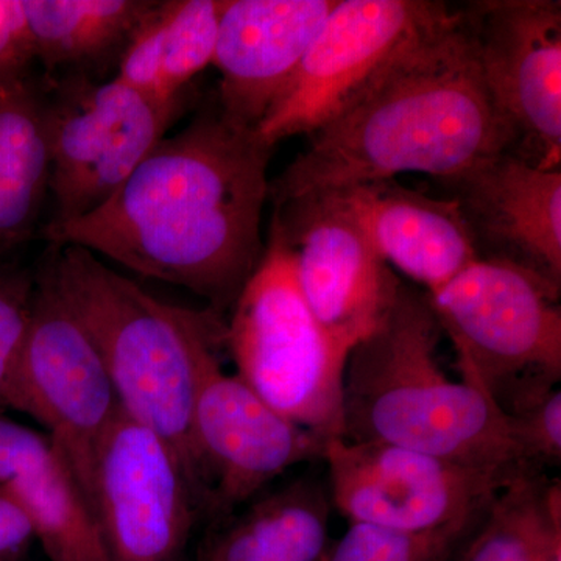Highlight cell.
I'll list each match as a JSON object with an SVG mask.
<instances>
[{"instance_id": "obj_1", "label": "cell", "mask_w": 561, "mask_h": 561, "mask_svg": "<svg viewBox=\"0 0 561 561\" xmlns=\"http://www.w3.org/2000/svg\"><path fill=\"white\" fill-rule=\"evenodd\" d=\"M272 151L254 128L213 106L162 138L98 209L47 224L44 238L184 287L225 312L264 256Z\"/></svg>"}, {"instance_id": "obj_2", "label": "cell", "mask_w": 561, "mask_h": 561, "mask_svg": "<svg viewBox=\"0 0 561 561\" xmlns=\"http://www.w3.org/2000/svg\"><path fill=\"white\" fill-rule=\"evenodd\" d=\"M460 10L411 41L272 181L268 198L341 191L400 173L443 181L512 151Z\"/></svg>"}, {"instance_id": "obj_3", "label": "cell", "mask_w": 561, "mask_h": 561, "mask_svg": "<svg viewBox=\"0 0 561 561\" xmlns=\"http://www.w3.org/2000/svg\"><path fill=\"white\" fill-rule=\"evenodd\" d=\"M442 332L427 291L402 280L381 327L350 351L342 440L400 446L508 476L535 470L496 402L443 370Z\"/></svg>"}, {"instance_id": "obj_4", "label": "cell", "mask_w": 561, "mask_h": 561, "mask_svg": "<svg viewBox=\"0 0 561 561\" xmlns=\"http://www.w3.org/2000/svg\"><path fill=\"white\" fill-rule=\"evenodd\" d=\"M44 267L101 354L121 411L171 443L201 494L192 415L203 354L227 339L220 313L168 305L77 245Z\"/></svg>"}, {"instance_id": "obj_5", "label": "cell", "mask_w": 561, "mask_h": 561, "mask_svg": "<svg viewBox=\"0 0 561 561\" xmlns=\"http://www.w3.org/2000/svg\"><path fill=\"white\" fill-rule=\"evenodd\" d=\"M430 301L457 351L461 379L507 416L561 379L560 286L522 265L479 257Z\"/></svg>"}, {"instance_id": "obj_6", "label": "cell", "mask_w": 561, "mask_h": 561, "mask_svg": "<svg viewBox=\"0 0 561 561\" xmlns=\"http://www.w3.org/2000/svg\"><path fill=\"white\" fill-rule=\"evenodd\" d=\"M225 345L236 375L262 401L324 440L342 437L348 354L312 316L289 253L273 234L232 306Z\"/></svg>"}, {"instance_id": "obj_7", "label": "cell", "mask_w": 561, "mask_h": 561, "mask_svg": "<svg viewBox=\"0 0 561 561\" xmlns=\"http://www.w3.org/2000/svg\"><path fill=\"white\" fill-rule=\"evenodd\" d=\"M0 405L38 421L91 502L95 451L121 405L101 354L46 267Z\"/></svg>"}, {"instance_id": "obj_8", "label": "cell", "mask_w": 561, "mask_h": 561, "mask_svg": "<svg viewBox=\"0 0 561 561\" xmlns=\"http://www.w3.org/2000/svg\"><path fill=\"white\" fill-rule=\"evenodd\" d=\"M51 81L43 92L55 201L49 224H68L108 201L179 113L116 79L95 83L80 72Z\"/></svg>"}, {"instance_id": "obj_9", "label": "cell", "mask_w": 561, "mask_h": 561, "mask_svg": "<svg viewBox=\"0 0 561 561\" xmlns=\"http://www.w3.org/2000/svg\"><path fill=\"white\" fill-rule=\"evenodd\" d=\"M271 234L289 253L320 327L350 354L389 316L402 280L381 256L343 191L273 203Z\"/></svg>"}, {"instance_id": "obj_10", "label": "cell", "mask_w": 561, "mask_h": 561, "mask_svg": "<svg viewBox=\"0 0 561 561\" xmlns=\"http://www.w3.org/2000/svg\"><path fill=\"white\" fill-rule=\"evenodd\" d=\"M449 11L434 0H337L256 135L275 149L280 140L321 130Z\"/></svg>"}, {"instance_id": "obj_11", "label": "cell", "mask_w": 561, "mask_h": 561, "mask_svg": "<svg viewBox=\"0 0 561 561\" xmlns=\"http://www.w3.org/2000/svg\"><path fill=\"white\" fill-rule=\"evenodd\" d=\"M512 153L545 171L561 161V3L478 0L460 10Z\"/></svg>"}, {"instance_id": "obj_12", "label": "cell", "mask_w": 561, "mask_h": 561, "mask_svg": "<svg viewBox=\"0 0 561 561\" xmlns=\"http://www.w3.org/2000/svg\"><path fill=\"white\" fill-rule=\"evenodd\" d=\"M90 497L111 561H179L202 511L171 443L122 411L95 451Z\"/></svg>"}, {"instance_id": "obj_13", "label": "cell", "mask_w": 561, "mask_h": 561, "mask_svg": "<svg viewBox=\"0 0 561 561\" xmlns=\"http://www.w3.org/2000/svg\"><path fill=\"white\" fill-rule=\"evenodd\" d=\"M330 500L350 523L427 531L481 522L515 476L382 443L331 438ZM519 474V472H518Z\"/></svg>"}, {"instance_id": "obj_14", "label": "cell", "mask_w": 561, "mask_h": 561, "mask_svg": "<svg viewBox=\"0 0 561 561\" xmlns=\"http://www.w3.org/2000/svg\"><path fill=\"white\" fill-rule=\"evenodd\" d=\"M219 346L203 354L192 415L203 508L213 518L230 516L295 465L323 459L330 442L287 420L236 373L225 371Z\"/></svg>"}, {"instance_id": "obj_15", "label": "cell", "mask_w": 561, "mask_h": 561, "mask_svg": "<svg viewBox=\"0 0 561 561\" xmlns=\"http://www.w3.org/2000/svg\"><path fill=\"white\" fill-rule=\"evenodd\" d=\"M479 256L522 265L561 286V171L512 151L445 180Z\"/></svg>"}, {"instance_id": "obj_16", "label": "cell", "mask_w": 561, "mask_h": 561, "mask_svg": "<svg viewBox=\"0 0 561 561\" xmlns=\"http://www.w3.org/2000/svg\"><path fill=\"white\" fill-rule=\"evenodd\" d=\"M335 2L227 0L213 60L225 116L256 130Z\"/></svg>"}, {"instance_id": "obj_17", "label": "cell", "mask_w": 561, "mask_h": 561, "mask_svg": "<svg viewBox=\"0 0 561 561\" xmlns=\"http://www.w3.org/2000/svg\"><path fill=\"white\" fill-rule=\"evenodd\" d=\"M0 485L50 561H111L91 502L46 434L0 416Z\"/></svg>"}, {"instance_id": "obj_18", "label": "cell", "mask_w": 561, "mask_h": 561, "mask_svg": "<svg viewBox=\"0 0 561 561\" xmlns=\"http://www.w3.org/2000/svg\"><path fill=\"white\" fill-rule=\"evenodd\" d=\"M341 191L348 195L387 264L426 287L427 294L481 257L451 197H427L394 180Z\"/></svg>"}, {"instance_id": "obj_19", "label": "cell", "mask_w": 561, "mask_h": 561, "mask_svg": "<svg viewBox=\"0 0 561 561\" xmlns=\"http://www.w3.org/2000/svg\"><path fill=\"white\" fill-rule=\"evenodd\" d=\"M331 500L313 479H298L254 501L203 546L198 561H320Z\"/></svg>"}, {"instance_id": "obj_20", "label": "cell", "mask_w": 561, "mask_h": 561, "mask_svg": "<svg viewBox=\"0 0 561 561\" xmlns=\"http://www.w3.org/2000/svg\"><path fill=\"white\" fill-rule=\"evenodd\" d=\"M49 180L44 94L27 76L0 81V253L31 238Z\"/></svg>"}, {"instance_id": "obj_21", "label": "cell", "mask_w": 561, "mask_h": 561, "mask_svg": "<svg viewBox=\"0 0 561 561\" xmlns=\"http://www.w3.org/2000/svg\"><path fill=\"white\" fill-rule=\"evenodd\" d=\"M151 0H24L36 60L72 73L125 50L154 10Z\"/></svg>"}, {"instance_id": "obj_22", "label": "cell", "mask_w": 561, "mask_h": 561, "mask_svg": "<svg viewBox=\"0 0 561 561\" xmlns=\"http://www.w3.org/2000/svg\"><path fill=\"white\" fill-rule=\"evenodd\" d=\"M561 551L560 482L519 472L502 486L460 561H551Z\"/></svg>"}, {"instance_id": "obj_23", "label": "cell", "mask_w": 561, "mask_h": 561, "mask_svg": "<svg viewBox=\"0 0 561 561\" xmlns=\"http://www.w3.org/2000/svg\"><path fill=\"white\" fill-rule=\"evenodd\" d=\"M225 7L227 0L161 2L162 80L172 101L213 65Z\"/></svg>"}, {"instance_id": "obj_24", "label": "cell", "mask_w": 561, "mask_h": 561, "mask_svg": "<svg viewBox=\"0 0 561 561\" xmlns=\"http://www.w3.org/2000/svg\"><path fill=\"white\" fill-rule=\"evenodd\" d=\"M479 522L405 531L351 523L327 561H449Z\"/></svg>"}, {"instance_id": "obj_25", "label": "cell", "mask_w": 561, "mask_h": 561, "mask_svg": "<svg viewBox=\"0 0 561 561\" xmlns=\"http://www.w3.org/2000/svg\"><path fill=\"white\" fill-rule=\"evenodd\" d=\"M524 460L535 470L556 467L561 460V391L542 394L508 416Z\"/></svg>"}, {"instance_id": "obj_26", "label": "cell", "mask_w": 561, "mask_h": 561, "mask_svg": "<svg viewBox=\"0 0 561 561\" xmlns=\"http://www.w3.org/2000/svg\"><path fill=\"white\" fill-rule=\"evenodd\" d=\"M33 290L35 280L25 276H0V394L13 371L27 332Z\"/></svg>"}, {"instance_id": "obj_27", "label": "cell", "mask_w": 561, "mask_h": 561, "mask_svg": "<svg viewBox=\"0 0 561 561\" xmlns=\"http://www.w3.org/2000/svg\"><path fill=\"white\" fill-rule=\"evenodd\" d=\"M36 60L24 0H0V81L27 76Z\"/></svg>"}, {"instance_id": "obj_28", "label": "cell", "mask_w": 561, "mask_h": 561, "mask_svg": "<svg viewBox=\"0 0 561 561\" xmlns=\"http://www.w3.org/2000/svg\"><path fill=\"white\" fill-rule=\"evenodd\" d=\"M33 530L20 504L0 485V561H11L31 545Z\"/></svg>"}]
</instances>
